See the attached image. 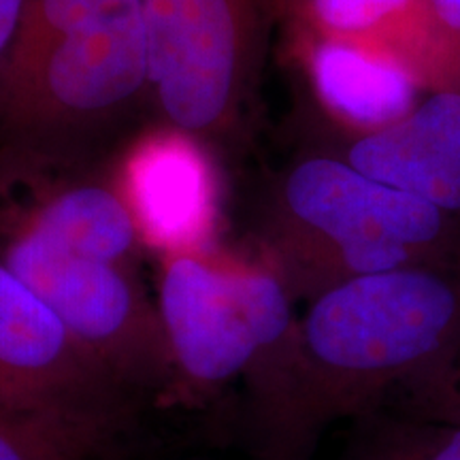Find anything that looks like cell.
Here are the masks:
<instances>
[{
	"label": "cell",
	"mask_w": 460,
	"mask_h": 460,
	"mask_svg": "<svg viewBox=\"0 0 460 460\" xmlns=\"http://www.w3.org/2000/svg\"><path fill=\"white\" fill-rule=\"evenodd\" d=\"M458 339L460 264L324 290L250 376L262 460H309L331 424L386 410Z\"/></svg>",
	"instance_id": "6da1fadb"
},
{
	"label": "cell",
	"mask_w": 460,
	"mask_h": 460,
	"mask_svg": "<svg viewBox=\"0 0 460 460\" xmlns=\"http://www.w3.org/2000/svg\"><path fill=\"white\" fill-rule=\"evenodd\" d=\"M262 243L295 301L309 303L362 275L460 264V220L318 149L279 177Z\"/></svg>",
	"instance_id": "7a4b0ae2"
},
{
	"label": "cell",
	"mask_w": 460,
	"mask_h": 460,
	"mask_svg": "<svg viewBox=\"0 0 460 460\" xmlns=\"http://www.w3.org/2000/svg\"><path fill=\"white\" fill-rule=\"evenodd\" d=\"M149 99L164 126L200 141L250 113L278 0H141Z\"/></svg>",
	"instance_id": "3957f363"
},
{
	"label": "cell",
	"mask_w": 460,
	"mask_h": 460,
	"mask_svg": "<svg viewBox=\"0 0 460 460\" xmlns=\"http://www.w3.org/2000/svg\"><path fill=\"white\" fill-rule=\"evenodd\" d=\"M275 264L205 250L164 252L156 309L172 371L194 388L252 376L296 322Z\"/></svg>",
	"instance_id": "277c9868"
},
{
	"label": "cell",
	"mask_w": 460,
	"mask_h": 460,
	"mask_svg": "<svg viewBox=\"0 0 460 460\" xmlns=\"http://www.w3.org/2000/svg\"><path fill=\"white\" fill-rule=\"evenodd\" d=\"M149 94L141 7L49 39L17 58L0 99L13 141L60 152L62 141L122 118Z\"/></svg>",
	"instance_id": "5b68a950"
},
{
	"label": "cell",
	"mask_w": 460,
	"mask_h": 460,
	"mask_svg": "<svg viewBox=\"0 0 460 460\" xmlns=\"http://www.w3.org/2000/svg\"><path fill=\"white\" fill-rule=\"evenodd\" d=\"M119 396L60 318L0 264V410L99 441Z\"/></svg>",
	"instance_id": "8992f818"
},
{
	"label": "cell",
	"mask_w": 460,
	"mask_h": 460,
	"mask_svg": "<svg viewBox=\"0 0 460 460\" xmlns=\"http://www.w3.org/2000/svg\"><path fill=\"white\" fill-rule=\"evenodd\" d=\"M143 241L164 252L211 247L220 183L205 141L164 126L141 137L115 175Z\"/></svg>",
	"instance_id": "52a82bcc"
},
{
	"label": "cell",
	"mask_w": 460,
	"mask_h": 460,
	"mask_svg": "<svg viewBox=\"0 0 460 460\" xmlns=\"http://www.w3.org/2000/svg\"><path fill=\"white\" fill-rule=\"evenodd\" d=\"M324 149L460 220V90L429 92L401 122Z\"/></svg>",
	"instance_id": "ba28073f"
},
{
	"label": "cell",
	"mask_w": 460,
	"mask_h": 460,
	"mask_svg": "<svg viewBox=\"0 0 460 460\" xmlns=\"http://www.w3.org/2000/svg\"><path fill=\"white\" fill-rule=\"evenodd\" d=\"M292 39L315 102L348 137L401 122L427 92L386 51L314 34L292 32Z\"/></svg>",
	"instance_id": "9c48e42d"
},
{
	"label": "cell",
	"mask_w": 460,
	"mask_h": 460,
	"mask_svg": "<svg viewBox=\"0 0 460 460\" xmlns=\"http://www.w3.org/2000/svg\"><path fill=\"white\" fill-rule=\"evenodd\" d=\"M295 34L352 41L386 51L427 92L452 90L424 0H278Z\"/></svg>",
	"instance_id": "30bf717a"
},
{
	"label": "cell",
	"mask_w": 460,
	"mask_h": 460,
	"mask_svg": "<svg viewBox=\"0 0 460 460\" xmlns=\"http://www.w3.org/2000/svg\"><path fill=\"white\" fill-rule=\"evenodd\" d=\"M356 439L343 460H460V427L396 411L356 420Z\"/></svg>",
	"instance_id": "8fae6325"
},
{
	"label": "cell",
	"mask_w": 460,
	"mask_h": 460,
	"mask_svg": "<svg viewBox=\"0 0 460 460\" xmlns=\"http://www.w3.org/2000/svg\"><path fill=\"white\" fill-rule=\"evenodd\" d=\"M386 410L460 427V339L444 358L407 382Z\"/></svg>",
	"instance_id": "7c38bea8"
},
{
	"label": "cell",
	"mask_w": 460,
	"mask_h": 460,
	"mask_svg": "<svg viewBox=\"0 0 460 460\" xmlns=\"http://www.w3.org/2000/svg\"><path fill=\"white\" fill-rule=\"evenodd\" d=\"M99 441L0 410V460H84Z\"/></svg>",
	"instance_id": "4fadbf2b"
},
{
	"label": "cell",
	"mask_w": 460,
	"mask_h": 460,
	"mask_svg": "<svg viewBox=\"0 0 460 460\" xmlns=\"http://www.w3.org/2000/svg\"><path fill=\"white\" fill-rule=\"evenodd\" d=\"M452 90H460V0H424Z\"/></svg>",
	"instance_id": "5bb4252c"
},
{
	"label": "cell",
	"mask_w": 460,
	"mask_h": 460,
	"mask_svg": "<svg viewBox=\"0 0 460 460\" xmlns=\"http://www.w3.org/2000/svg\"><path fill=\"white\" fill-rule=\"evenodd\" d=\"M31 0H0V99L24 34Z\"/></svg>",
	"instance_id": "9a60e30c"
}]
</instances>
